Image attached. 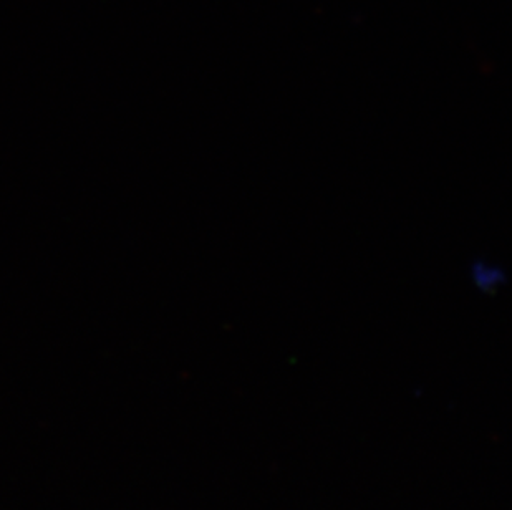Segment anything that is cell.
<instances>
[{"mask_svg": "<svg viewBox=\"0 0 512 510\" xmlns=\"http://www.w3.org/2000/svg\"><path fill=\"white\" fill-rule=\"evenodd\" d=\"M471 280L474 285H478L479 289L491 292L498 289L504 277L501 270L496 269V265H489L488 262L483 264H474L471 269Z\"/></svg>", "mask_w": 512, "mask_h": 510, "instance_id": "6da1fadb", "label": "cell"}]
</instances>
